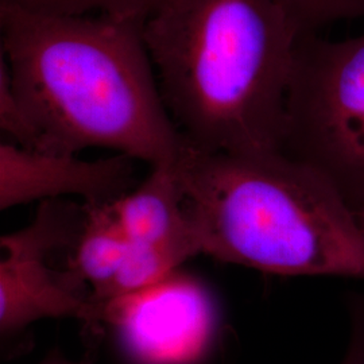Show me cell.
<instances>
[{
	"mask_svg": "<svg viewBox=\"0 0 364 364\" xmlns=\"http://www.w3.org/2000/svg\"><path fill=\"white\" fill-rule=\"evenodd\" d=\"M350 308V338L340 364H364V297H353Z\"/></svg>",
	"mask_w": 364,
	"mask_h": 364,
	"instance_id": "cell-13",
	"label": "cell"
},
{
	"mask_svg": "<svg viewBox=\"0 0 364 364\" xmlns=\"http://www.w3.org/2000/svg\"><path fill=\"white\" fill-rule=\"evenodd\" d=\"M92 324L109 326L132 364H197L218 340L220 312L204 284L177 270L153 287L95 302Z\"/></svg>",
	"mask_w": 364,
	"mask_h": 364,
	"instance_id": "cell-5",
	"label": "cell"
},
{
	"mask_svg": "<svg viewBox=\"0 0 364 364\" xmlns=\"http://www.w3.org/2000/svg\"><path fill=\"white\" fill-rule=\"evenodd\" d=\"M174 165L201 254L262 273L364 281L363 228L317 170L284 153L189 144Z\"/></svg>",
	"mask_w": 364,
	"mask_h": 364,
	"instance_id": "cell-3",
	"label": "cell"
},
{
	"mask_svg": "<svg viewBox=\"0 0 364 364\" xmlns=\"http://www.w3.org/2000/svg\"><path fill=\"white\" fill-rule=\"evenodd\" d=\"M353 210H355L356 218H358V220H359V224H360V227L363 228L364 231V201H362L358 207H355Z\"/></svg>",
	"mask_w": 364,
	"mask_h": 364,
	"instance_id": "cell-15",
	"label": "cell"
},
{
	"mask_svg": "<svg viewBox=\"0 0 364 364\" xmlns=\"http://www.w3.org/2000/svg\"><path fill=\"white\" fill-rule=\"evenodd\" d=\"M281 153L321 173L352 208L364 201V34L299 36Z\"/></svg>",
	"mask_w": 364,
	"mask_h": 364,
	"instance_id": "cell-4",
	"label": "cell"
},
{
	"mask_svg": "<svg viewBox=\"0 0 364 364\" xmlns=\"http://www.w3.org/2000/svg\"><path fill=\"white\" fill-rule=\"evenodd\" d=\"M174 164L151 166L146 180L112 208L130 245H186L201 254Z\"/></svg>",
	"mask_w": 364,
	"mask_h": 364,
	"instance_id": "cell-8",
	"label": "cell"
},
{
	"mask_svg": "<svg viewBox=\"0 0 364 364\" xmlns=\"http://www.w3.org/2000/svg\"><path fill=\"white\" fill-rule=\"evenodd\" d=\"M0 60L41 150L100 147L151 166L188 146L170 117L139 19L0 0Z\"/></svg>",
	"mask_w": 364,
	"mask_h": 364,
	"instance_id": "cell-1",
	"label": "cell"
},
{
	"mask_svg": "<svg viewBox=\"0 0 364 364\" xmlns=\"http://www.w3.org/2000/svg\"><path fill=\"white\" fill-rule=\"evenodd\" d=\"M139 26L186 144L281 153L299 34L274 0H149Z\"/></svg>",
	"mask_w": 364,
	"mask_h": 364,
	"instance_id": "cell-2",
	"label": "cell"
},
{
	"mask_svg": "<svg viewBox=\"0 0 364 364\" xmlns=\"http://www.w3.org/2000/svg\"><path fill=\"white\" fill-rule=\"evenodd\" d=\"M82 208L43 201L27 227L0 239V331L16 333L43 318L75 317L92 324L95 302L66 272L49 266L55 250L73 243Z\"/></svg>",
	"mask_w": 364,
	"mask_h": 364,
	"instance_id": "cell-6",
	"label": "cell"
},
{
	"mask_svg": "<svg viewBox=\"0 0 364 364\" xmlns=\"http://www.w3.org/2000/svg\"><path fill=\"white\" fill-rule=\"evenodd\" d=\"M136 159L123 154L95 161L0 144V209L80 196L85 204L114 203L129 193Z\"/></svg>",
	"mask_w": 364,
	"mask_h": 364,
	"instance_id": "cell-7",
	"label": "cell"
},
{
	"mask_svg": "<svg viewBox=\"0 0 364 364\" xmlns=\"http://www.w3.org/2000/svg\"><path fill=\"white\" fill-rule=\"evenodd\" d=\"M41 364H84V363H73L66 360L65 358L60 356V355H53L50 358H48L46 360H43Z\"/></svg>",
	"mask_w": 364,
	"mask_h": 364,
	"instance_id": "cell-14",
	"label": "cell"
},
{
	"mask_svg": "<svg viewBox=\"0 0 364 364\" xmlns=\"http://www.w3.org/2000/svg\"><path fill=\"white\" fill-rule=\"evenodd\" d=\"M66 273L99 301L123 267L130 242L117 221L112 203L84 204Z\"/></svg>",
	"mask_w": 364,
	"mask_h": 364,
	"instance_id": "cell-9",
	"label": "cell"
},
{
	"mask_svg": "<svg viewBox=\"0 0 364 364\" xmlns=\"http://www.w3.org/2000/svg\"><path fill=\"white\" fill-rule=\"evenodd\" d=\"M297 34H318L338 21L364 18V0H274Z\"/></svg>",
	"mask_w": 364,
	"mask_h": 364,
	"instance_id": "cell-10",
	"label": "cell"
},
{
	"mask_svg": "<svg viewBox=\"0 0 364 364\" xmlns=\"http://www.w3.org/2000/svg\"><path fill=\"white\" fill-rule=\"evenodd\" d=\"M0 129L6 141L28 150H41V136L18 99L9 69L0 60Z\"/></svg>",
	"mask_w": 364,
	"mask_h": 364,
	"instance_id": "cell-11",
	"label": "cell"
},
{
	"mask_svg": "<svg viewBox=\"0 0 364 364\" xmlns=\"http://www.w3.org/2000/svg\"><path fill=\"white\" fill-rule=\"evenodd\" d=\"M45 10L69 14H105L139 19L149 0H21Z\"/></svg>",
	"mask_w": 364,
	"mask_h": 364,
	"instance_id": "cell-12",
	"label": "cell"
}]
</instances>
